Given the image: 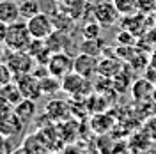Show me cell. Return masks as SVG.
Segmentation results:
<instances>
[{
  "instance_id": "cell-1",
  "label": "cell",
  "mask_w": 156,
  "mask_h": 154,
  "mask_svg": "<svg viewBox=\"0 0 156 154\" xmlns=\"http://www.w3.org/2000/svg\"><path fill=\"white\" fill-rule=\"evenodd\" d=\"M32 39L34 37H32V34L29 30L27 19H18V21L7 25L4 43L11 51H16V50H27L29 44L32 43Z\"/></svg>"
},
{
  "instance_id": "cell-2",
  "label": "cell",
  "mask_w": 156,
  "mask_h": 154,
  "mask_svg": "<svg viewBox=\"0 0 156 154\" xmlns=\"http://www.w3.org/2000/svg\"><path fill=\"white\" fill-rule=\"evenodd\" d=\"M11 73H12V80L16 76H21V75H27V73H32L34 71V64L36 60L30 55L27 50H16V51H11L9 57H7V62Z\"/></svg>"
},
{
  "instance_id": "cell-3",
  "label": "cell",
  "mask_w": 156,
  "mask_h": 154,
  "mask_svg": "<svg viewBox=\"0 0 156 154\" xmlns=\"http://www.w3.org/2000/svg\"><path fill=\"white\" fill-rule=\"evenodd\" d=\"M92 16L101 27H112L115 25L121 12L117 11L115 4L114 2H108V0H98L96 4L92 5Z\"/></svg>"
},
{
  "instance_id": "cell-4",
  "label": "cell",
  "mask_w": 156,
  "mask_h": 154,
  "mask_svg": "<svg viewBox=\"0 0 156 154\" xmlns=\"http://www.w3.org/2000/svg\"><path fill=\"white\" fill-rule=\"evenodd\" d=\"M62 90L66 94H69V96L80 97V96H87L92 90V87H90L89 78L78 75L76 71H71L69 75H66L62 78Z\"/></svg>"
},
{
  "instance_id": "cell-5",
  "label": "cell",
  "mask_w": 156,
  "mask_h": 154,
  "mask_svg": "<svg viewBox=\"0 0 156 154\" xmlns=\"http://www.w3.org/2000/svg\"><path fill=\"white\" fill-rule=\"evenodd\" d=\"M73 60H75V57H71V53H68V51L51 53L48 64H46L48 73L62 80L66 75H69L71 71H75V69H73Z\"/></svg>"
},
{
  "instance_id": "cell-6",
  "label": "cell",
  "mask_w": 156,
  "mask_h": 154,
  "mask_svg": "<svg viewBox=\"0 0 156 154\" xmlns=\"http://www.w3.org/2000/svg\"><path fill=\"white\" fill-rule=\"evenodd\" d=\"M27 25H29V30L32 34L34 39H46L55 30V25H53V19L51 16H48L46 12H37L34 14L32 18L27 19Z\"/></svg>"
},
{
  "instance_id": "cell-7",
  "label": "cell",
  "mask_w": 156,
  "mask_h": 154,
  "mask_svg": "<svg viewBox=\"0 0 156 154\" xmlns=\"http://www.w3.org/2000/svg\"><path fill=\"white\" fill-rule=\"evenodd\" d=\"M14 82L18 83L20 90L23 97H29V99H34L37 101L43 97V89H41V78L36 76L34 73H27V75H21V76H16Z\"/></svg>"
},
{
  "instance_id": "cell-8",
  "label": "cell",
  "mask_w": 156,
  "mask_h": 154,
  "mask_svg": "<svg viewBox=\"0 0 156 154\" xmlns=\"http://www.w3.org/2000/svg\"><path fill=\"white\" fill-rule=\"evenodd\" d=\"M98 64H99V60L96 58V55L80 51L75 57V60H73V69L76 71L78 75H82V76L92 78L98 73Z\"/></svg>"
},
{
  "instance_id": "cell-9",
  "label": "cell",
  "mask_w": 156,
  "mask_h": 154,
  "mask_svg": "<svg viewBox=\"0 0 156 154\" xmlns=\"http://www.w3.org/2000/svg\"><path fill=\"white\" fill-rule=\"evenodd\" d=\"M21 129H23V121L14 114V110H9L4 115H0V133L2 135L11 138V136H16Z\"/></svg>"
},
{
  "instance_id": "cell-10",
  "label": "cell",
  "mask_w": 156,
  "mask_h": 154,
  "mask_svg": "<svg viewBox=\"0 0 156 154\" xmlns=\"http://www.w3.org/2000/svg\"><path fill=\"white\" fill-rule=\"evenodd\" d=\"M129 90H131V96L135 101H149V99H153V92H154V82H151L147 76L144 78H138L135 80L131 87H129Z\"/></svg>"
},
{
  "instance_id": "cell-11",
  "label": "cell",
  "mask_w": 156,
  "mask_h": 154,
  "mask_svg": "<svg viewBox=\"0 0 156 154\" xmlns=\"http://www.w3.org/2000/svg\"><path fill=\"white\" fill-rule=\"evenodd\" d=\"M44 43H46V46L53 53H57V51H68V46H69V43H71V39H69L68 32L55 29L48 37L44 39Z\"/></svg>"
},
{
  "instance_id": "cell-12",
  "label": "cell",
  "mask_w": 156,
  "mask_h": 154,
  "mask_svg": "<svg viewBox=\"0 0 156 154\" xmlns=\"http://www.w3.org/2000/svg\"><path fill=\"white\" fill-rule=\"evenodd\" d=\"M20 18H21V14H20L18 2H14V0H0V21L9 25V23L18 21Z\"/></svg>"
},
{
  "instance_id": "cell-13",
  "label": "cell",
  "mask_w": 156,
  "mask_h": 154,
  "mask_svg": "<svg viewBox=\"0 0 156 154\" xmlns=\"http://www.w3.org/2000/svg\"><path fill=\"white\" fill-rule=\"evenodd\" d=\"M12 110H14V114L23 121V124H27V122H30V121L34 119V115H36V101H34V99H29V97H23L16 106H12Z\"/></svg>"
},
{
  "instance_id": "cell-14",
  "label": "cell",
  "mask_w": 156,
  "mask_h": 154,
  "mask_svg": "<svg viewBox=\"0 0 156 154\" xmlns=\"http://www.w3.org/2000/svg\"><path fill=\"white\" fill-rule=\"evenodd\" d=\"M0 96L4 97L11 106H16L23 99V94H21V90H20L18 83L12 80L9 83H5L4 87H0Z\"/></svg>"
},
{
  "instance_id": "cell-15",
  "label": "cell",
  "mask_w": 156,
  "mask_h": 154,
  "mask_svg": "<svg viewBox=\"0 0 156 154\" xmlns=\"http://www.w3.org/2000/svg\"><path fill=\"white\" fill-rule=\"evenodd\" d=\"M41 89H43V96H55L58 94V90H62V80L53 75H46L41 78Z\"/></svg>"
},
{
  "instance_id": "cell-16",
  "label": "cell",
  "mask_w": 156,
  "mask_h": 154,
  "mask_svg": "<svg viewBox=\"0 0 156 154\" xmlns=\"http://www.w3.org/2000/svg\"><path fill=\"white\" fill-rule=\"evenodd\" d=\"M121 62L117 60V57H112V58H103L99 64H98V73L99 75H105L107 78H114L121 71Z\"/></svg>"
},
{
  "instance_id": "cell-17",
  "label": "cell",
  "mask_w": 156,
  "mask_h": 154,
  "mask_svg": "<svg viewBox=\"0 0 156 154\" xmlns=\"http://www.w3.org/2000/svg\"><path fill=\"white\" fill-rule=\"evenodd\" d=\"M18 7H20V14H21L23 19H29L34 14L41 12L39 0H18Z\"/></svg>"
},
{
  "instance_id": "cell-18",
  "label": "cell",
  "mask_w": 156,
  "mask_h": 154,
  "mask_svg": "<svg viewBox=\"0 0 156 154\" xmlns=\"http://www.w3.org/2000/svg\"><path fill=\"white\" fill-rule=\"evenodd\" d=\"M41 135H32V136H27L23 140V145H21V151L25 152H43L48 149V145L43 144V140H39Z\"/></svg>"
},
{
  "instance_id": "cell-19",
  "label": "cell",
  "mask_w": 156,
  "mask_h": 154,
  "mask_svg": "<svg viewBox=\"0 0 156 154\" xmlns=\"http://www.w3.org/2000/svg\"><path fill=\"white\" fill-rule=\"evenodd\" d=\"M103 46H105V43H103V39L101 37H96V39H85L82 44H80V51H83V53H90V55H99V53H103Z\"/></svg>"
},
{
  "instance_id": "cell-20",
  "label": "cell",
  "mask_w": 156,
  "mask_h": 154,
  "mask_svg": "<svg viewBox=\"0 0 156 154\" xmlns=\"http://www.w3.org/2000/svg\"><path fill=\"white\" fill-rule=\"evenodd\" d=\"M114 4L122 16L138 12V0H114Z\"/></svg>"
},
{
  "instance_id": "cell-21",
  "label": "cell",
  "mask_w": 156,
  "mask_h": 154,
  "mask_svg": "<svg viewBox=\"0 0 156 154\" xmlns=\"http://www.w3.org/2000/svg\"><path fill=\"white\" fill-rule=\"evenodd\" d=\"M46 110H57V112H53L51 114V119H55V121H58V119H66V117L69 115V108L66 103H62V101H58V99H53V101H50V105L46 106Z\"/></svg>"
},
{
  "instance_id": "cell-22",
  "label": "cell",
  "mask_w": 156,
  "mask_h": 154,
  "mask_svg": "<svg viewBox=\"0 0 156 154\" xmlns=\"http://www.w3.org/2000/svg\"><path fill=\"white\" fill-rule=\"evenodd\" d=\"M82 34H83L85 39H96V37L101 36V25L98 23L96 19L90 21V23H85V25L82 27Z\"/></svg>"
},
{
  "instance_id": "cell-23",
  "label": "cell",
  "mask_w": 156,
  "mask_h": 154,
  "mask_svg": "<svg viewBox=\"0 0 156 154\" xmlns=\"http://www.w3.org/2000/svg\"><path fill=\"white\" fill-rule=\"evenodd\" d=\"M115 41H117V44L119 46H131V44H135L136 41H135V34H131L129 30H121L119 32V36L115 37Z\"/></svg>"
},
{
  "instance_id": "cell-24",
  "label": "cell",
  "mask_w": 156,
  "mask_h": 154,
  "mask_svg": "<svg viewBox=\"0 0 156 154\" xmlns=\"http://www.w3.org/2000/svg\"><path fill=\"white\" fill-rule=\"evenodd\" d=\"M138 12H142V14H154L156 0H138Z\"/></svg>"
},
{
  "instance_id": "cell-25",
  "label": "cell",
  "mask_w": 156,
  "mask_h": 154,
  "mask_svg": "<svg viewBox=\"0 0 156 154\" xmlns=\"http://www.w3.org/2000/svg\"><path fill=\"white\" fill-rule=\"evenodd\" d=\"M9 82H12V73H11L9 66L5 62H2L0 64V87H4L5 83H9Z\"/></svg>"
},
{
  "instance_id": "cell-26",
  "label": "cell",
  "mask_w": 156,
  "mask_h": 154,
  "mask_svg": "<svg viewBox=\"0 0 156 154\" xmlns=\"http://www.w3.org/2000/svg\"><path fill=\"white\" fill-rule=\"evenodd\" d=\"M144 131L151 136L153 140H156V115H153L151 119L146 121V126H144Z\"/></svg>"
},
{
  "instance_id": "cell-27",
  "label": "cell",
  "mask_w": 156,
  "mask_h": 154,
  "mask_svg": "<svg viewBox=\"0 0 156 154\" xmlns=\"http://www.w3.org/2000/svg\"><path fill=\"white\" fill-rule=\"evenodd\" d=\"M9 53H11V50L5 46V43H4V41H0V64H2V62H7Z\"/></svg>"
},
{
  "instance_id": "cell-28",
  "label": "cell",
  "mask_w": 156,
  "mask_h": 154,
  "mask_svg": "<svg viewBox=\"0 0 156 154\" xmlns=\"http://www.w3.org/2000/svg\"><path fill=\"white\" fill-rule=\"evenodd\" d=\"M9 110H12V106H11L4 97L0 96V115H4V114H5V112H9Z\"/></svg>"
},
{
  "instance_id": "cell-29",
  "label": "cell",
  "mask_w": 156,
  "mask_h": 154,
  "mask_svg": "<svg viewBox=\"0 0 156 154\" xmlns=\"http://www.w3.org/2000/svg\"><path fill=\"white\" fill-rule=\"evenodd\" d=\"M9 140H7V136L5 135H2V133H0V152H4V151H9L11 147L9 145Z\"/></svg>"
},
{
  "instance_id": "cell-30",
  "label": "cell",
  "mask_w": 156,
  "mask_h": 154,
  "mask_svg": "<svg viewBox=\"0 0 156 154\" xmlns=\"http://www.w3.org/2000/svg\"><path fill=\"white\" fill-rule=\"evenodd\" d=\"M5 30H7V25L4 21H0V41H4V36H5Z\"/></svg>"
},
{
  "instance_id": "cell-31",
  "label": "cell",
  "mask_w": 156,
  "mask_h": 154,
  "mask_svg": "<svg viewBox=\"0 0 156 154\" xmlns=\"http://www.w3.org/2000/svg\"><path fill=\"white\" fill-rule=\"evenodd\" d=\"M151 66H154L156 68V50L153 51V55H151Z\"/></svg>"
},
{
  "instance_id": "cell-32",
  "label": "cell",
  "mask_w": 156,
  "mask_h": 154,
  "mask_svg": "<svg viewBox=\"0 0 156 154\" xmlns=\"http://www.w3.org/2000/svg\"><path fill=\"white\" fill-rule=\"evenodd\" d=\"M58 2H60L62 5H68V4H71V2H73V0H58Z\"/></svg>"
},
{
  "instance_id": "cell-33",
  "label": "cell",
  "mask_w": 156,
  "mask_h": 154,
  "mask_svg": "<svg viewBox=\"0 0 156 154\" xmlns=\"http://www.w3.org/2000/svg\"><path fill=\"white\" fill-rule=\"evenodd\" d=\"M153 99H154V103H156V85H154V92H153Z\"/></svg>"
},
{
  "instance_id": "cell-34",
  "label": "cell",
  "mask_w": 156,
  "mask_h": 154,
  "mask_svg": "<svg viewBox=\"0 0 156 154\" xmlns=\"http://www.w3.org/2000/svg\"><path fill=\"white\" fill-rule=\"evenodd\" d=\"M89 2H98V0H89Z\"/></svg>"
}]
</instances>
